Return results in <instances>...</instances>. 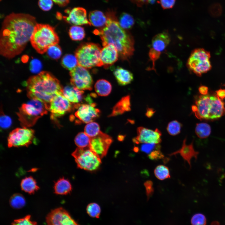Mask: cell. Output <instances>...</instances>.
<instances>
[{"label": "cell", "mask_w": 225, "mask_h": 225, "mask_svg": "<svg viewBox=\"0 0 225 225\" xmlns=\"http://www.w3.org/2000/svg\"><path fill=\"white\" fill-rule=\"evenodd\" d=\"M31 99L23 104L17 113L20 124L23 128L32 126L39 118L47 114L48 111L43 102L37 99Z\"/></svg>", "instance_id": "obj_6"}, {"label": "cell", "mask_w": 225, "mask_h": 225, "mask_svg": "<svg viewBox=\"0 0 225 225\" xmlns=\"http://www.w3.org/2000/svg\"><path fill=\"white\" fill-rule=\"evenodd\" d=\"M113 73L119 84L125 85L130 83L133 80L132 74L129 71L121 67H117Z\"/></svg>", "instance_id": "obj_22"}, {"label": "cell", "mask_w": 225, "mask_h": 225, "mask_svg": "<svg viewBox=\"0 0 225 225\" xmlns=\"http://www.w3.org/2000/svg\"><path fill=\"white\" fill-rule=\"evenodd\" d=\"M137 135L132 139L137 144L143 143L159 144L161 142V133L157 128L155 130L143 127H139L137 129Z\"/></svg>", "instance_id": "obj_17"}, {"label": "cell", "mask_w": 225, "mask_h": 225, "mask_svg": "<svg viewBox=\"0 0 225 225\" xmlns=\"http://www.w3.org/2000/svg\"><path fill=\"white\" fill-rule=\"evenodd\" d=\"M69 34L71 39L74 41H80L85 36L84 28L79 26H73L69 30Z\"/></svg>", "instance_id": "obj_30"}, {"label": "cell", "mask_w": 225, "mask_h": 225, "mask_svg": "<svg viewBox=\"0 0 225 225\" xmlns=\"http://www.w3.org/2000/svg\"><path fill=\"white\" fill-rule=\"evenodd\" d=\"M95 106L94 103L75 104V108H78L75 113V117L82 122L88 123L93 122L99 117L100 114V111L95 108Z\"/></svg>", "instance_id": "obj_16"}, {"label": "cell", "mask_w": 225, "mask_h": 225, "mask_svg": "<svg viewBox=\"0 0 225 225\" xmlns=\"http://www.w3.org/2000/svg\"><path fill=\"white\" fill-rule=\"evenodd\" d=\"M78 167L89 171L98 169L101 161V158L93 152L89 147L77 148L72 153Z\"/></svg>", "instance_id": "obj_9"}, {"label": "cell", "mask_w": 225, "mask_h": 225, "mask_svg": "<svg viewBox=\"0 0 225 225\" xmlns=\"http://www.w3.org/2000/svg\"><path fill=\"white\" fill-rule=\"evenodd\" d=\"M209 11L211 15L212 16L218 17L220 16L222 13V7L221 5L218 3L214 4L210 6Z\"/></svg>", "instance_id": "obj_44"}, {"label": "cell", "mask_w": 225, "mask_h": 225, "mask_svg": "<svg viewBox=\"0 0 225 225\" xmlns=\"http://www.w3.org/2000/svg\"><path fill=\"white\" fill-rule=\"evenodd\" d=\"M195 132L199 138H205L210 135L211 132V128L208 124L206 123H197L196 126Z\"/></svg>", "instance_id": "obj_29"}, {"label": "cell", "mask_w": 225, "mask_h": 225, "mask_svg": "<svg viewBox=\"0 0 225 225\" xmlns=\"http://www.w3.org/2000/svg\"><path fill=\"white\" fill-rule=\"evenodd\" d=\"M144 185L145 187L147 198L149 199L153 192L152 182L151 181H147L144 183Z\"/></svg>", "instance_id": "obj_46"}, {"label": "cell", "mask_w": 225, "mask_h": 225, "mask_svg": "<svg viewBox=\"0 0 225 225\" xmlns=\"http://www.w3.org/2000/svg\"><path fill=\"white\" fill-rule=\"evenodd\" d=\"M154 172L155 177L160 180H162L170 178L168 168L163 165L157 166L154 169Z\"/></svg>", "instance_id": "obj_34"}, {"label": "cell", "mask_w": 225, "mask_h": 225, "mask_svg": "<svg viewBox=\"0 0 225 225\" xmlns=\"http://www.w3.org/2000/svg\"><path fill=\"white\" fill-rule=\"evenodd\" d=\"M186 138L183 141L182 146L181 148L169 154L172 156L179 154L184 161L187 162L190 167H191V160L192 158L197 159L199 152L196 151L194 148L193 142L190 144H186Z\"/></svg>", "instance_id": "obj_20"}, {"label": "cell", "mask_w": 225, "mask_h": 225, "mask_svg": "<svg viewBox=\"0 0 225 225\" xmlns=\"http://www.w3.org/2000/svg\"><path fill=\"white\" fill-rule=\"evenodd\" d=\"M138 148L139 150L148 155L154 150L160 148L159 144L153 143H143L141 145L140 148Z\"/></svg>", "instance_id": "obj_39"}, {"label": "cell", "mask_w": 225, "mask_h": 225, "mask_svg": "<svg viewBox=\"0 0 225 225\" xmlns=\"http://www.w3.org/2000/svg\"><path fill=\"white\" fill-rule=\"evenodd\" d=\"M46 52L49 57L52 59L56 60L61 57L62 51L60 46L58 44H57L50 47Z\"/></svg>", "instance_id": "obj_36"}, {"label": "cell", "mask_w": 225, "mask_h": 225, "mask_svg": "<svg viewBox=\"0 0 225 225\" xmlns=\"http://www.w3.org/2000/svg\"><path fill=\"white\" fill-rule=\"evenodd\" d=\"M31 218V215H28L22 218L14 220L11 225H37V222L32 221Z\"/></svg>", "instance_id": "obj_40"}, {"label": "cell", "mask_w": 225, "mask_h": 225, "mask_svg": "<svg viewBox=\"0 0 225 225\" xmlns=\"http://www.w3.org/2000/svg\"><path fill=\"white\" fill-rule=\"evenodd\" d=\"M210 54L203 48L193 50L188 59L187 65L189 70L198 76L207 72L212 68Z\"/></svg>", "instance_id": "obj_8"}, {"label": "cell", "mask_w": 225, "mask_h": 225, "mask_svg": "<svg viewBox=\"0 0 225 225\" xmlns=\"http://www.w3.org/2000/svg\"><path fill=\"white\" fill-rule=\"evenodd\" d=\"M54 193L58 195H66L72 190L71 185L69 181L64 178H60L55 182L54 186Z\"/></svg>", "instance_id": "obj_25"}, {"label": "cell", "mask_w": 225, "mask_h": 225, "mask_svg": "<svg viewBox=\"0 0 225 225\" xmlns=\"http://www.w3.org/2000/svg\"><path fill=\"white\" fill-rule=\"evenodd\" d=\"M34 132L27 128H18L9 133L8 138V145L12 147H28L31 144L34 138Z\"/></svg>", "instance_id": "obj_10"}, {"label": "cell", "mask_w": 225, "mask_h": 225, "mask_svg": "<svg viewBox=\"0 0 225 225\" xmlns=\"http://www.w3.org/2000/svg\"><path fill=\"white\" fill-rule=\"evenodd\" d=\"M21 189L29 194H32L39 188L35 180L32 177H26L23 179L20 183Z\"/></svg>", "instance_id": "obj_26"}, {"label": "cell", "mask_w": 225, "mask_h": 225, "mask_svg": "<svg viewBox=\"0 0 225 225\" xmlns=\"http://www.w3.org/2000/svg\"><path fill=\"white\" fill-rule=\"evenodd\" d=\"M101 49L99 45L94 43H84L80 45L75 52L78 65L86 68L102 66Z\"/></svg>", "instance_id": "obj_7"}, {"label": "cell", "mask_w": 225, "mask_h": 225, "mask_svg": "<svg viewBox=\"0 0 225 225\" xmlns=\"http://www.w3.org/2000/svg\"><path fill=\"white\" fill-rule=\"evenodd\" d=\"M211 225H220L218 222L217 221H214L212 222Z\"/></svg>", "instance_id": "obj_53"}, {"label": "cell", "mask_w": 225, "mask_h": 225, "mask_svg": "<svg viewBox=\"0 0 225 225\" xmlns=\"http://www.w3.org/2000/svg\"><path fill=\"white\" fill-rule=\"evenodd\" d=\"M38 5L40 8L44 11L50 10L53 6L52 0H39Z\"/></svg>", "instance_id": "obj_42"}, {"label": "cell", "mask_w": 225, "mask_h": 225, "mask_svg": "<svg viewBox=\"0 0 225 225\" xmlns=\"http://www.w3.org/2000/svg\"><path fill=\"white\" fill-rule=\"evenodd\" d=\"M94 88L98 95L106 96L110 93L112 87L108 81L105 79H101L96 82L94 85Z\"/></svg>", "instance_id": "obj_27"}, {"label": "cell", "mask_w": 225, "mask_h": 225, "mask_svg": "<svg viewBox=\"0 0 225 225\" xmlns=\"http://www.w3.org/2000/svg\"><path fill=\"white\" fill-rule=\"evenodd\" d=\"M86 211L87 213L92 218H98L101 213V208L96 203H91L87 206Z\"/></svg>", "instance_id": "obj_37"}, {"label": "cell", "mask_w": 225, "mask_h": 225, "mask_svg": "<svg viewBox=\"0 0 225 225\" xmlns=\"http://www.w3.org/2000/svg\"><path fill=\"white\" fill-rule=\"evenodd\" d=\"M0 126L3 129L7 128L11 125L12 121L10 118L2 113L0 116Z\"/></svg>", "instance_id": "obj_43"}, {"label": "cell", "mask_w": 225, "mask_h": 225, "mask_svg": "<svg viewBox=\"0 0 225 225\" xmlns=\"http://www.w3.org/2000/svg\"><path fill=\"white\" fill-rule=\"evenodd\" d=\"M59 40L54 28L48 24L37 23L30 41L35 50L43 54L47 52L50 47L58 44Z\"/></svg>", "instance_id": "obj_5"}, {"label": "cell", "mask_w": 225, "mask_h": 225, "mask_svg": "<svg viewBox=\"0 0 225 225\" xmlns=\"http://www.w3.org/2000/svg\"><path fill=\"white\" fill-rule=\"evenodd\" d=\"M175 0H160V4L164 9L172 8L174 5Z\"/></svg>", "instance_id": "obj_47"}, {"label": "cell", "mask_w": 225, "mask_h": 225, "mask_svg": "<svg viewBox=\"0 0 225 225\" xmlns=\"http://www.w3.org/2000/svg\"><path fill=\"white\" fill-rule=\"evenodd\" d=\"M91 138L84 132H79L75 138V144L79 148L88 147L90 145Z\"/></svg>", "instance_id": "obj_33"}, {"label": "cell", "mask_w": 225, "mask_h": 225, "mask_svg": "<svg viewBox=\"0 0 225 225\" xmlns=\"http://www.w3.org/2000/svg\"><path fill=\"white\" fill-rule=\"evenodd\" d=\"M112 142L110 136L100 131L97 136L91 138L89 147L101 158L107 154Z\"/></svg>", "instance_id": "obj_15"}, {"label": "cell", "mask_w": 225, "mask_h": 225, "mask_svg": "<svg viewBox=\"0 0 225 225\" xmlns=\"http://www.w3.org/2000/svg\"><path fill=\"white\" fill-rule=\"evenodd\" d=\"M101 49L100 60L102 66L108 68L116 62L119 56L116 48L111 44L108 45Z\"/></svg>", "instance_id": "obj_19"}, {"label": "cell", "mask_w": 225, "mask_h": 225, "mask_svg": "<svg viewBox=\"0 0 225 225\" xmlns=\"http://www.w3.org/2000/svg\"><path fill=\"white\" fill-rule=\"evenodd\" d=\"M84 92L71 84L63 88V95L70 102L78 103L82 101Z\"/></svg>", "instance_id": "obj_21"}, {"label": "cell", "mask_w": 225, "mask_h": 225, "mask_svg": "<svg viewBox=\"0 0 225 225\" xmlns=\"http://www.w3.org/2000/svg\"><path fill=\"white\" fill-rule=\"evenodd\" d=\"M224 103L217 95L208 93L198 96L192 106V112L198 119L213 120L220 118L225 110Z\"/></svg>", "instance_id": "obj_4"}, {"label": "cell", "mask_w": 225, "mask_h": 225, "mask_svg": "<svg viewBox=\"0 0 225 225\" xmlns=\"http://www.w3.org/2000/svg\"><path fill=\"white\" fill-rule=\"evenodd\" d=\"M41 64L40 62L37 60H34L31 62L32 70L33 71L39 70L40 68Z\"/></svg>", "instance_id": "obj_48"}, {"label": "cell", "mask_w": 225, "mask_h": 225, "mask_svg": "<svg viewBox=\"0 0 225 225\" xmlns=\"http://www.w3.org/2000/svg\"><path fill=\"white\" fill-rule=\"evenodd\" d=\"M89 20L91 24L98 28H103L106 25L107 18L102 12L98 10L91 12L88 16Z\"/></svg>", "instance_id": "obj_24"}, {"label": "cell", "mask_w": 225, "mask_h": 225, "mask_svg": "<svg viewBox=\"0 0 225 225\" xmlns=\"http://www.w3.org/2000/svg\"><path fill=\"white\" fill-rule=\"evenodd\" d=\"M121 27L124 29L131 28L134 23L132 17L127 13H123L121 15L118 21Z\"/></svg>", "instance_id": "obj_32"}, {"label": "cell", "mask_w": 225, "mask_h": 225, "mask_svg": "<svg viewBox=\"0 0 225 225\" xmlns=\"http://www.w3.org/2000/svg\"><path fill=\"white\" fill-rule=\"evenodd\" d=\"M106 15L107 21L105 26L95 30L93 32L100 37L103 46L113 45L121 58L127 60L134 51L133 38L130 33L121 27L114 12L110 11Z\"/></svg>", "instance_id": "obj_2"}, {"label": "cell", "mask_w": 225, "mask_h": 225, "mask_svg": "<svg viewBox=\"0 0 225 225\" xmlns=\"http://www.w3.org/2000/svg\"><path fill=\"white\" fill-rule=\"evenodd\" d=\"M130 96L127 95L123 98L115 105L109 117L121 115L131 110Z\"/></svg>", "instance_id": "obj_23"}, {"label": "cell", "mask_w": 225, "mask_h": 225, "mask_svg": "<svg viewBox=\"0 0 225 225\" xmlns=\"http://www.w3.org/2000/svg\"><path fill=\"white\" fill-rule=\"evenodd\" d=\"M170 41V36L167 32H164L158 33L153 37L148 53L152 65L150 70H155L156 61L169 44Z\"/></svg>", "instance_id": "obj_11"}, {"label": "cell", "mask_w": 225, "mask_h": 225, "mask_svg": "<svg viewBox=\"0 0 225 225\" xmlns=\"http://www.w3.org/2000/svg\"><path fill=\"white\" fill-rule=\"evenodd\" d=\"M9 203L12 208L15 209H19L25 205L26 201L22 194L16 193L13 194L10 197Z\"/></svg>", "instance_id": "obj_31"}, {"label": "cell", "mask_w": 225, "mask_h": 225, "mask_svg": "<svg viewBox=\"0 0 225 225\" xmlns=\"http://www.w3.org/2000/svg\"><path fill=\"white\" fill-rule=\"evenodd\" d=\"M216 95L221 100L225 98V89H220L216 91Z\"/></svg>", "instance_id": "obj_50"}, {"label": "cell", "mask_w": 225, "mask_h": 225, "mask_svg": "<svg viewBox=\"0 0 225 225\" xmlns=\"http://www.w3.org/2000/svg\"><path fill=\"white\" fill-rule=\"evenodd\" d=\"M71 84L82 90L92 89L93 80L88 71L78 65L70 72Z\"/></svg>", "instance_id": "obj_12"}, {"label": "cell", "mask_w": 225, "mask_h": 225, "mask_svg": "<svg viewBox=\"0 0 225 225\" xmlns=\"http://www.w3.org/2000/svg\"><path fill=\"white\" fill-rule=\"evenodd\" d=\"M182 125L177 120L170 122L168 124L167 130L168 133L171 135H176L180 133Z\"/></svg>", "instance_id": "obj_38"}, {"label": "cell", "mask_w": 225, "mask_h": 225, "mask_svg": "<svg viewBox=\"0 0 225 225\" xmlns=\"http://www.w3.org/2000/svg\"><path fill=\"white\" fill-rule=\"evenodd\" d=\"M35 18L28 14L12 13L2 23L0 33V53L8 59L21 54L37 25Z\"/></svg>", "instance_id": "obj_1"}, {"label": "cell", "mask_w": 225, "mask_h": 225, "mask_svg": "<svg viewBox=\"0 0 225 225\" xmlns=\"http://www.w3.org/2000/svg\"><path fill=\"white\" fill-rule=\"evenodd\" d=\"M192 225H206V219L202 214L198 213L194 214L191 219Z\"/></svg>", "instance_id": "obj_41"}, {"label": "cell", "mask_w": 225, "mask_h": 225, "mask_svg": "<svg viewBox=\"0 0 225 225\" xmlns=\"http://www.w3.org/2000/svg\"><path fill=\"white\" fill-rule=\"evenodd\" d=\"M151 160H158L164 158V155L160 151V148L156 149L148 155Z\"/></svg>", "instance_id": "obj_45"}, {"label": "cell", "mask_w": 225, "mask_h": 225, "mask_svg": "<svg viewBox=\"0 0 225 225\" xmlns=\"http://www.w3.org/2000/svg\"><path fill=\"white\" fill-rule=\"evenodd\" d=\"M224 86H225V84L224 85Z\"/></svg>", "instance_id": "obj_54"}, {"label": "cell", "mask_w": 225, "mask_h": 225, "mask_svg": "<svg viewBox=\"0 0 225 225\" xmlns=\"http://www.w3.org/2000/svg\"><path fill=\"white\" fill-rule=\"evenodd\" d=\"M61 64L63 67L70 71L78 65L75 55L71 54L64 55L62 59Z\"/></svg>", "instance_id": "obj_28"}, {"label": "cell", "mask_w": 225, "mask_h": 225, "mask_svg": "<svg viewBox=\"0 0 225 225\" xmlns=\"http://www.w3.org/2000/svg\"><path fill=\"white\" fill-rule=\"evenodd\" d=\"M155 112V111L153 109L148 108L146 113V115L148 118H150L152 116Z\"/></svg>", "instance_id": "obj_52"}, {"label": "cell", "mask_w": 225, "mask_h": 225, "mask_svg": "<svg viewBox=\"0 0 225 225\" xmlns=\"http://www.w3.org/2000/svg\"><path fill=\"white\" fill-rule=\"evenodd\" d=\"M138 5L140 6L146 3H153L154 2L155 0H133Z\"/></svg>", "instance_id": "obj_49"}, {"label": "cell", "mask_w": 225, "mask_h": 225, "mask_svg": "<svg viewBox=\"0 0 225 225\" xmlns=\"http://www.w3.org/2000/svg\"><path fill=\"white\" fill-rule=\"evenodd\" d=\"M198 90L202 95H205L208 94V88L204 86H201L198 88Z\"/></svg>", "instance_id": "obj_51"}, {"label": "cell", "mask_w": 225, "mask_h": 225, "mask_svg": "<svg viewBox=\"0 0 225 225\" xmlns=\"http://www.w3.org/2000/svg\"><path fill=\"white\" fill-rule=\"evenodd\" d=\"M46 221L47 225H79L62 207L51 211L47 215Z\"/></svg>", "instance_id": "obj_14"}, {"label": "cell", "mask_w": 225, "mask_h": 225, "mask_svg": "<svg viewBox=\"0 0 225 225\" xmlns=\"http://www.w3.org/2000/svg\"><path fill=\"white\" fill-rule=\"evenodd\" d=\"M100 131L99 125L93 122L88 123L84 129V132L91 138L97 136Z\"/></svg>", "instance_id": "obj_35"}, {"label": "cell", "mask_w": 225, "mask_h": 225, "mask_svg": "<svg viewBox=\"0 0 225 225\" xmlns=\"http://www.w3.org/2000/svg\"><path fill=\"white\" fill-rule=\"evenodd\" d=\"M62 94L55 96L51 101L49 111L51 112L50 118L53 120L70 112L74 107Z\"/></svg>", "instance_id": "obj_13"}, {"label": "cell", "mask_w": 225, "mask_h": 225, "mask_svg": "<svg viewBox=\"0 0 225 225\" xmlns=\"http://www.w3.org/2000/svg\"></svg>", "instance_id": "obj_55"}, {"label": "cell", "mask_w": 225, "mask_h": 225, "mask_svg": "<svg viewBox=\"0 0 225 225\" xmlns=\"http://www.w3.org/2000/svg\"><path fill=\"white\" fill-rule=\"evenodd\" d=\"M67 16L63 17L67 22L75 25L91 24L87 18V12L85 9L81 7L75 8L67 12Z\"/></svg>", "instance_id": "obj_18"}, {"label": "cell", "mask_w": 225, "mask_h": 225, "mask_svg": "<svg viewBox=\"0 0 225 225\" xmlns=\"http://www.w3.org/2000/svg\"><path fill=\"white\" fill-rule=\"evenodd\" d=\"M26 86L28 97L43 102L48 111L53 98L58 94H63V88L59 81L46 71L30 77L26 82Z\"/></svg>", "instance_id": "obj_3"}]
</instances>
